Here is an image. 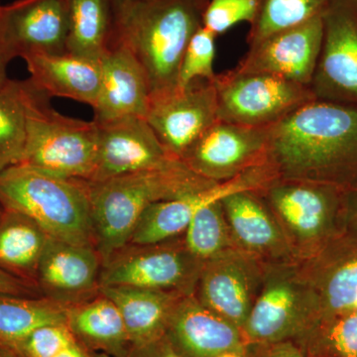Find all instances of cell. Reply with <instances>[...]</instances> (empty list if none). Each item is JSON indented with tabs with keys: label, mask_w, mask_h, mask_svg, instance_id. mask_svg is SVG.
<instances>
[{
	"label": "cell",
	"mask_w": 357,
	"mask_h": 357,
	"mask_svg": "<svg viewBox=\"0 0 357 357\" xmlns=\"http://www.w3.org/2000/svg\"><path fill=\"white\" fill-rule=\"evenodd\" d=\"M266 160L280 180L344 189L357 178V107L306 103L270 126Z\"/></svg>",
	"instance_id": "1"
},
{
	"label": "cell",
	"mask_w": 357,
	"mask_h": 357,
	"mask_svg": "<svg viewBox=\"0 0 357 357\" xmlns=\"http://www.w3.org/2000/svg\"><path fill=\"white\" fill-rule=\"evenodd\" d=\"M206 4L204 0H133L115 16L114 44L123 45L139 61L150 98L177 88L183 56L203 26Z\"/></svg>",
	"instance_id": "2"
},
{
	"label": "cell",
	"mask_w": 357,
	"mask_h": 357,
	"mask_svg": "<svg viewBox=\"0 0 357 357\" xmlns=\"http://www.w3.org/2000/svg\"><path fill=\"white\" fill-rule=\"evenodd\" d=\"M88 183L96 248L102 262L128 243L148 206L215 184L192 172L182 160L165 168Z\"/></svg>",
	"instance_id": "3"
},
{
	"label": "cell",
	"mask_w": 357,
	"mask_h": 357,
	"mask_svg": "<svg viewBox=\"0 0 357 357\" xmlns=\"http://www.w3.org/2000/svg\"><path fill=\"white\" fill-rule=\"evenodd\" d=\"M0 204L32 218L52 238L96 246L88 181L11 166L0 172Z\"/></svg>",
	"instance_id": "4"
},
{
	"label": "cell",
	"mask_w": 357,
	"mask_h": 357,
	"mask_svg": "<svg viewBox=\"0 0 357 357\" xmlns=\"http://www.w3.org/2000/svg\"><path fill=\"white\" fill-rule=\"evenodd\" d=\"M31 84L24 151L17 165L91 180L98 161V124L59 114L50 96Z\"/></svg>",
	"instance_id": "5"
},
{
	"label": "cell",
	"mask_w": 357,
	"mask_h": 357,
	"mask_svg": "<svg viewBox=\"0 0 357 357\" xmlns=\"http://www.w3.org/2000/svg\"><path fill=\"white\" fill-rule=\"evenodd\" d=\"M291 248L318 255L344 231V188L306 181L277 180L258 191Z\"/></svg>",
	"instance_id": "6"
},
{
	"label": "cell",
	"mask_w": 357,
	"mask_h": 357,
	"mask_svg": "<svg viewBox=\"0 0 357 357\" xmlns=\"http://www.w3.org/2000/svg\"><path fill=\"white\" fill-rule=\"evenodd\" d=\"M282 262L263 269L261 291L243 328L245 345L297 342L314 326V298L306 272Z\"/></svg>",
	"instance_id": "7"
},
{
	"label": "cell",
	"mask_w": 357,
	"mask_h": 357,
	"mask_svg": "<svg viewBox=\"0 0 357 357\" xmlns=\"http://www.w3.org/2000/svg\"><path fill=\"white\" fill-rule=\"evenodd\" d=\"M203 266L183 238L128 243L102 262L100 288L128 286L192 295Z\"/></svg>",
	"instance_id": "8"
},
{
	"label": "cell",
	"mask_w": 357,
	"mask_h": 357,
	"mask_svg": "<svg viewBox=\"0 0 357 357\" xmlns=\"http://www.w3.org/2000/svg\"><path fill=\"white\" fill-rule=\"evenodd\" d=\"M218 121L270 128L314 100L311 86L263 73L232 69L218 74Z\"/></svg>",
	"instance_id": "9"
},
{
	"label": "cell",
	"mask_w": 357,
	"mask_h": 357,
	"mask_svg": "<svg viewBox=\"0 0 357 357\" xmlns=\"http://www.w3.org/2000/svg\"><path fill=\"white\" fill-rule=\"evenodd\" d=\"M276 180L267 162L252 167L236 177L172 199L148 206L134 227L128 243L155 244L184 234L195 215L204 206L241 191H260Z\"/></svg>",
	"instance_id": "10"
},
{
	"label": "cell",
	"mask_w": 357,
	"mask_h": 357,
	"mask_svg": "<svg viewBox=\"0 0 357 357\" xmlns=\"http://www.w3.org/2000/svg\"><path fill=\"white\" fill-rule=\"evenodd\" d=\"M269 128L215 121L181 157L185 166L211 182L220 183L266 162Z\"/></svg>",
	"instance_id": "11"
},
{
	"label": "cell",
	"mask_w": 357,
	"mask_h": 357,
	"mask_svg": "<svg viewBox=\"0 0 357 357\" xmlns=\"http://www.w3.org/2000/svg\"><path fill=\"white\" fill-rule=\"evenodd\" d=\"M218 107L215 81L195 79L185 88L152 96L145 119L162 144L181 159L218 121Z\"/></svg>",
	"instance_id": "12"
},
{
	"label": "cell",
	"mask_w": 357,
	"mask_h": 357,
	"mask_svg": "<svg viewBox=\"0 0 357 357\" xmlns=\"http://www.w3.org/2000/svg\"><path fill=\"white\" fill-rule=\"evenodd\" d=\"M96 124L98 161L89 182L156 170L181 161L162 144L145 117L129 116Z\"/></svg>",
	"instance_id": "13"
},
{
	"label": "cell",
	"mask_w": 357,
	"mask_h": 357,
	"mask_svg": "<svg viewBox=\"0 0 357 357\" xmlns=\"http://www.w3.org/2000/svg\"><path fill=\"white\" fill-rule=\"evenodd\" d=\"M319 100L357 102V6L335 0L324 14V39L311 84Z\"/></svg>",
	"instance_id": "14"
},
{
	"label": "cell",
	"mask_w": 357,
	"mask_h": 357,
	"mask_svg": "<svg viewBox=\"0 0 357 357\" xmlns=\"http://www.w3.org/2000/svg\"><path fill=\"white\" fill-rule=\"evenodd\" d=\"M324 39V15L289 28L249 47L234 68L263 73L311 86Z\"/></svg>",
	"instance_id": "15"
},
{
	"label": "cell",
	"mask_w": 357,
	"mask_h": 357,
	"mask_svg": "<svg viewBox=\"0 0 357 357\" xmlns=\"http://www.w3.org/2000/svg\"><path fill=\"white\" fill-rule=\"evenodd\" d=\"M255 256L234 248L204 263L194 295L204 307L243 332L257 296L263 271Z\"/></svg>",
	"instance_id": "16"
},
{
	"label": "cell",
	"mask_w": 357,
	"mask_h": 357,
	"mask_svg": "<svg viewBox=\"0 0 357 357\" xmlns=\"http://www.w3.org/2000/svg\"><path fill=\"white\" fill-rule=\"evenodd\" d=\"M102 259L95 245L49 238L37 270L43 297L65 307L86 302L100 293Z\"/></svg>",
	"instance_id": "17"
},
{
	"label": "cell",
	"mask_w": 357,
	"mask_h": 357,
	"mask_svg": "<svg viewBox=\"0 0 357 357\" xmlns=\"http://www.w3.org/2000/svg\"><path fill=\"white\" fill-rule=\"evenodd\" d=\"M0 20L13 59L67 52L68 0H16L1 4Z\"/></svg>",
	"instance_id": "18"
},
{
	"label": "cell",
	"mask_w": 357,
	"mask_h": 357,
	"mask_svg": "<svg viewBox=\"0 0 357 357\" xmlns=\"http://www.w3.org/2000/svg\"><path fill=\"white\" fill-rule=\"evenodd\" d=\"M165 335L182 357H215L245 347L241 328L204 307L194 294L178 300Z\"/></svg>",
	"instance_id": "19"
},
{
	"label": "cell",
	"mask_w": 357,
	"mask_h": 357,
	"mask_svg": "<svg viewBox=\"0 0 357 357\" xmlns=\"http://www.w3.org/2000/svg\"><path fill=\"white\" fill-rule=\"evenodd\" d=\"M150 86L139 61L115 43L102 60V84L93 107V121L105 123L129 116L146 117Z\"/></svg>",
	"instance_id": "20"
},
{
	"label": "cell",
	"mask_w": 357,
	"mask_h": 357,
	"mask_svg": "<svg viewBox=\"0 0 357 357\" xmlns=\"http://www.w3.org/2000/svg\"><path fill=\"white\" fill-rule=\"evenodd\" d=\"M307 260L304 270L314 294V326L321 319L354 311L357 304V248L340 238Z\"/></svg>",
	"instance_id": "21"
},
{
	"label": "cell",
	"mask_w": 357,
	"mask_h": 357,
	"mask_svg": "<svg viewBox=\"0 0 357 357\" xmlns=\"http://www.w3.org/2000/svg\"><path fill=\"white\" fill-rule=\"evenodd\" d=\"M220 203L237 248L274 259L293 255L283 230L258 191L234 192Z\"/></svg>",
	"instance_id": "22"
},
{
	"label": "cell",
	"mask_w": 357,
	"mask_h": 357,
	"mask_svg": "<svg viewBox=\"0 0 357 357\" xmlns=\"http://www.w3.org/2000/svg\"><path fill=\"white\" fill-rule=\"evenodd\" d=\"M30 81L53 98H70L96 107L102 84V61L74 54H28L22 58Z\"/></svg>",
	"instance_id": "23"
},
{
	"label": "cell",
	"mask_w": 357,
	"mask_h": 357,
	"mask_svg": "<svg viewBox=\"0 0 357 357\" xmlns=\"http://www.w3.org/2000/svg\"><path fill=\"white\" fill-rule=\"evenodd\" d=\"M119 307L131 344L153 342L166 335L174 307L185 295L128 286L100 288Z\"/></svg>",
	"instance_id": "24"
},
{
	"label": "cell",
	"mask_w": 357,
	"mask_h": 357,
	"mask_svg": "<svg viewBox=\"0 0 357 357\" xmlns=\"http://www.w3.org/2000/svg\"><path fill=\"white\" fill-rule=\"evenodd\" d=\"M66 326L89 349L109 357H126L132 345L119 307L102 292L67 307Z\"/></svg>",
	"instance_id": "25"
},
{
	"label": "cell",
	"mask_w": 357,
	"mask_h": 357,
	"mask_svg": "<svg viewBox=\"0 0 357 357\" xmlns=\"http://www.w3.org/2000/svg\"><path fill=\"white\" fill-rule=\"evenodd\" d=\"M49 238L32 218L20 211L2 208L0 269L37 288V270Z\"/></svg>",
	"instance_id": "26"
},
{
	"label": "cell",
	"mask_w": 357,
	"mask_h": 357,
	"mask_svg": "<svg viewBox=\"0 0 357 357\" xmlns=\"http://www.w3.org/2000/svg\"><path fill=\"white\" fill-rule=\"evenodd\" d=\"M67 52L102 61L114 44L112 0H68Z\"/></svg>",
	"instance_id": "27"
},
{
	"label": "cell",
	"mask_w": 357,
	"mask_h": 357,
	"mask_svg": "<svg viewBox=\"0 0 357 357\" xmlns=\"http://www.w3.org/2000/svg\"><path fill=\"white\" fill-rule=\"evenodd\" d=\"M67 307L43 297L0 294V344L13 347L35 331L66 324Z\"/></svg>",
	"instance_id": "28"
},
{
	"label": "cell",
	"mask_w": 357,
	"mask_h": 357,
	"mask_svg": "<svg viewBox=\"0 0 357 357\" xmlns=\"http://www.w3.org/2000/svg\"><path fill=\"white\" fill-rule=\"evenodd\" d=\"M30 79H7L0 88V172L20 163L26 142Z\"/></svg>",
	"instance_id": "29"
},
{
	"label": "cell",
	"mask_w": 357,
	"mask_h": 357,
	"mask_svg": "<svg viewBox=\"0 0 357 357\" xmlns=\"http://www.w3.org/2000/svg\"><path fill=\"white\" fill-rule=\"evenodd\" d=\"M335 0H259L250 24L248 47L255 46L275 33L323 16Z\"/></svg>",
	"instance_id": "30"
},
{
	"label": "cell",
	"mask_w": 357,
	"mask_h": 357,
	"mask_svg": "<svg viewBox=\"0 0 357 357\" xmlns=\"http://www.w3.org/2000/svg\"><path fill=\"white\" fill-rule=\"evenodd\" d=\"M183 241L191 255L204 263L238 248L220 201L204 206L195 215L185 230Z\"/></svg>",
	"instance_id": "31"
},
{
	"label": "cell",
	"mask_w": 357,
	"mask_h": 357,
	"mask_svg": "<svg viewBox=\"0 0 357 357\" xmlns=\"http://www.w3.org/2000/svg\"><path fill=\"white\" fill-rule=\"evenodd\" d=\"M296 344L312 357H357V311L321 319Z\"/></svg>",
	"instance_id": "32"
},
{
	"label": "cell",
	"mask_w": 357,
	"mask_h": 357,
	"mask_svg": "<svg viewBox=\"0 0 357 357\" xmlns=\"http://www.w3.org/2000/svg\"><path fill=\"white\" fill-rule=\"evenodd\" d=\"M9 347L21 357H109L89 349L66 324L43 326Z\"/></svg>",
	"instance_id": "33"
},
{
	"label": "cell",
	"mask_w": 357,
	"mask_h": 357,
	"mask_svg": "<svg viewBox=\"0 0 357 357\" xmlns=\"http://www.w3.org/2000/svg\"><path fill=\"white\" fill-rule=\"evenodd\" d=\"M215 38L217 36L203 26L195 32L181 62L177 88H185L195 79L215 81L218 75L213 69Z\"/></svg>",
	"instance_id": "34"
},
{
	"label": "cell",
	"mask_w": 357,
	"mask_h": 357,
	"mask_svg": "<svg viewBox=\"0 0 357 357\" xmlns=\"http://www.w3.org/2000/svg\"><path fill=\"white\" fill-rule=\"evenodd\" d=\"M259 0H208L202 25L215 36L229 31L239 23L255 20Z\"/></svg>",
	"instance_id": "35"
},
{
	"label": "cell",
	"mask_w": 357,
	"mask_h": 357,
	"mask_svg": "<svg viewBox=\"0 0 357 357\" xmlns=\"http://www.w3.org/2000/svg\"><path fill=\"white\" fill-rule=\"evenodd\" d=\"M248 357H312L292 340L246 344Z\"/></svg>",
	"instance_id": "36"
},
{
	"label": "cell",
	"mask_w": 357,
	"mask_h": 357,
	"mask_svg": "<svg viewBox=\"0 0 357 357\" xmlns=\"http://www.w3.org/2000/svg\"><path fill=\"white\" fill-rule=\"evenodd\" d=\"M342 204L344 231L342 238L357 248V178L344 188Z\"/></svg>",
	"instance_id": "37"
},
{
	"label": "cell",
	"mask_w": 357,
	"mask_h": 357,
	"mask_svg": "<svg viewBox=\"0 0 357 357\" xmlns=\"http://www.w3.org/2000/svg\"><path fill=\"white\" fill-rule=\"evenodd\" d=\"M126 357H182L166 335L147 344L131 345Z\"/></svg>",
	"instance_id": "38"
},
{
	"label": "cell",
	"mask_w": 357,
	"mask_h": 357,
	"mask_svg": "<svg viewBox=\"0 0 357 357\" xmlns=\"http://www.w3.org/2000/svg\"><path fill=\"white\" fill-rule=\"evenodd\" d=\"M0 294L22 296V297H41L38 289L6 273L0 269Z\"/></svg>",
	"instance_id": "39"
},
{
	"label": "cell",
	"mask_w": 357,
	"mask_h": 357,
	"mask_svg": "<svg viewBox=\"0 0 357 357\" xmlns=\"http://www.w3.org/2000/svg\"><path fill=\"white\" fill-rule=\"evenodd\" d=\"M13 59L9 54L7 49L6 40H4L3 31H2L1 20H0V88L6 83L8 77H7V68L10 64Z\"/></svg>",
	"instance_id": "40"
},
{
	"label": "cell",
	"mask_w": 357,
	"mask_h": 357,
	"mask_svg": "<svg viewBox=\"0 0 357 357\" xmlns=\"http://www.w3.org/2000/svg\"><path fill=\"white\" fill-rule=\"evenodd\" d=\"M215 357H248V354H246V347H243V349L222 352Z\"/></svg>",
	"instance_id": "41"
},
{
	"label": "cell",
	"mask_w": 357,
	"mask_h": 357,
	"mask_svg": "<svg viewBox=\"0 0 357 357\" xmlns=\"http://www.w3.org/2000/svg\"><path fill=\"white\" fill-rule=\"evenodd\" d=\"M0 357H21L17 352L3 344H0Z\"/></svg>",
	"instance_id": "42"
},
{
	"label": "cell",
	"mask_w": 357,
	"mask_h": 357,
	"mask_svg": "<svg viewBox=\"0 0 357 357\" xmlns=\"http://www.w3.org/2000/svg\"><path fill=\"white\" fill-rule=\"evenodd\" d=\"M131 1H133V0H112V3H114V6L115 16H116V14L119 13L123 7L130 3Z\"/></svg>",
	"instance_id": "43"
},
{
	"label": "cell",
	"mask_w": 357,
	"mask_h": 357,
	"mask_svg": "<svg viewBox=\"0 0 357 357\" xmlns=\"http://www.w3.org/2000/svg\"><path fill=\"white\" fill-rule=\"evenodd\" d=\"M352 1H354V3H356V6H357V0H352Z\"/></svg>",
	"instance_id": "44"
},
{
	"label": "cell",
	"mask_w": 357,
	"mask_h": 357,
	"mask_svg": "<svg viewBox=\"0 0 357 357\" xmlns=\"http://www.w3.org/2000/svg\"><path fill=\"white\" fill-rule=\"evenodd\" d=\"M204 1L208 2V0H204Z\"/></svg>",
	"instance_id": "45"
},
{
	"label": "cell",
	"mask_w": 357,
	"mask_h": 357,
	"mask_svg": "<svg viewBox=\"0 0 357 357\" xmlns=\"http://www.w3.org/2000/svg\"><path fill=\"white\" fill-rule=\"evenodd\" d=\"M356 311H357V304H356Z\"/></svg>",
	"instance_id": "46"
},
{
	"label": "cell",
	"mask_w": 357,
	"mask_h": 357,
	"mask_svg": "<svg viewBox=\"0 0 357 357\" xmlns=\"http://www.w3.org/2000/svg\"><path fill=\"white\" fill-rule=\"evenodd\" d=\"M0 6H1V0H0Z\"/></svg>",
	"instance_id": "47"
}]
</instances>
